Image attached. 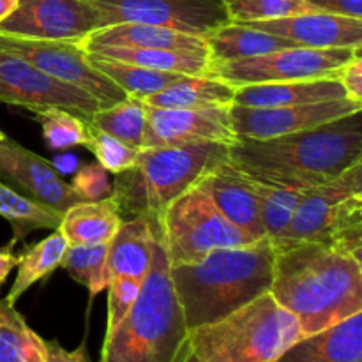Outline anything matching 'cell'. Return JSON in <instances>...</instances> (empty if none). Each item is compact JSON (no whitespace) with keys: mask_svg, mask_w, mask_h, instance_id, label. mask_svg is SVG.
<instances>
[{"mask_svg":"<svg viewBox=\"0 0 362 362\" xmlns=\"http://www.w3.org/2000/svg\"><path fill=\"white\" fill-rule=\"evenodd\" d=\"M85 52L98 53L108 59L122 60L147 69L177 73L184 76H209L211 57L209 53L177 52L161 48H134V46H108V45H81Z\"/></svg>","mask_w":362,"mask_h":362,"instance_id":"cb8c5ba5","label":"cell"},{"mask_svg":"<svg viewBox=\"0 0 362 362\" xmlns=\"http://www.w3.org/2000/svg\"><path fill=\"white\" fill-rule=\"evenodd\" d=\"M235 88L211 76H182L141 101L152 108H207L230 106Z\"/></svg>","mask_w":362,"mask_h":362,"instance_id":"484cf974","label":"cell"},{"mask_svg":"<svg viewBox=\"0 0 362 362\" xmlns=\"http://www.w3.org/2000/svg\"><path fill=\"white\" fill-rule=\"evenodd\" d=\"M18 265V257L11 251V246L0 247V285L7 279L11 271H14Z\"/></svg>","mask_w":362,"mask_h":362,"instance_id":"b9f144b4","label":"cell"},{"mask_svg":"<svg viewBox=\"0 0 362 362\" xmlns=\"http://www.w3.org/2000/svg\"><path fill=\"white\" fill-rule=\"evenodd\" d=\"M85 147L95 156L99 165L113 175L129 170L136 163L138 152H140V148L131 147L90 126H88V141Z\"/></svg>","mask_w":362,"mask_h":362,"instance_id":"d590c367","label":"cell"},{"mask_svg":"<svg viewBox=\"0 0 362 362\" xmlns=\"http://www.w3.org/2000/svg\"><path fill=\"white\" fill-rule=\"evenodd\" d=\"M362 53V52H361ZM356 53L352 60L345 64L339 71L338 81L345 88L346 98L362 105V55Z\"/></svg>","mask_w":362,"mask_h":362,"instance_id":"f35d334b","label":"cell"},{"mask_svg":"<svg viewBox=\"0 0 362 362\" xmlns=\"http://www.w3.org/2000/svg\"><path fill=\"white\" fill-rule=\"evenodd\" d=\"M156 246V221L134 218L124 221L119 232L108 243L106 269L108 278L129 276L145 281L152 265Z\"/></svg>","mask_w":362,"mask_h":362,"instance_id":"44dd1931","label":"cell"},{"mask_svg":"<svg viewBox=\"0 0 362 362\" xmlns=\"http://www.w3.org/2000/svg\"><path fill=\"white\" fill-rule=\"evenodd\" d=\"M0 362H46L45 339L7 299H0Z\"/></svg>","mask_w":362,"mask_h":362,"instance_id":"f1b7e54d","label":"cell"},{"mask_svg":"<svg viewBox=\"0 0 362 362\" xmlns=\"http://www.w3.org/2000/svg\"><path fill=\"white\" fill-rule=\"evenodd\" d=\"M226 159L228 145L214 141L140 148L136 163L113 180L112 198L120 218L159 223L175 198L200 184Z\"/></svg>","mask_w":362,"mask_h":362,"instance_id":"5b68a950","label":"cell"},{"mask_svg":"<svg viewBox=\"0 0 362 362\" xmlns=\"http://www.w3.org/2000/svg\"><path fill=\"white\" fill-rule=\"evenodd\" d=\"M0 182L62 214L83 202L71 184L60 179L52 163L7 136L0 140Z\"/></svg>","mask_w":362,"mask_h":362,"instance_id":"2e32d148","label":"cell"},{"mask_svg":"<svg viewBox=\"0 0 362 362\" xmlns=\"http://www.w3.org/2000/svg\"><path fill=\"white\" fill-rule=\"evenodd\" d=\"M300 338L297 318L265 292L212 324L191 329L187 341L202 362H276Z\"/></svg>","mask_w":362,"mask_h":362,"instance_id":"8992f818","label":"cell"},{"mask_svg":"<svg viewBox=\"0 0 362 362\" xmlns=\"http://www.w3.org/2000/svg\"><path fill=\"white\" fill-rule=\"evenodd\" d=\"M228 161L265 182L296 189L320 186L362 161V110L286 136L237 140L228 145Z\"/></svg>","mask_w":362,"mask_h":362,"instance_id":"7a4b0ae2","label":"cell"},{"mask_svg":"<svg viewBox=\"0 0 362 362\" xmlns=\"http://www.w3.org/2000/svg\"><path fill=\"white\" fill-rule=\"evenodd\" d=\"M4 138H6V134H4L2 131H0V140H4Z\"/></svg>","mask_w":362,"mask_h":362,"instance_id":"ee69618b","label":"cell"},{"mask_svg":"<svg viewBox=\"0 0 362 362\" xmlns=\"http://www.w3.org/2000/svg\"><path fill=\"white\" fill-rule=\"evenodd\" d=\"M223 4L232 23L279 20L315 11L308 0H223Z\"/></svg>","mask_w":362,"mask_h":362,"instance_id":"e575fe53","label":"cell"},{"mask_svg":"<svg viewBox=\"0 0 362 362\" xmlns=\"http://www.w3.org/2000/svg\"><path fill=\"white\" fill-rule=\"evenodd\" d=\"M145 124H147V106L134 95H127L108 108L98 110L88 120V126L94 129L103 131L136 148H141Z\"/></svg>","mask_w":362,"mask_h":362,"instance_id":"1f68e13d","label":"cell"},{"mask_svg":"<svg viewBox=\"0 0 362 362\" xmlns=\"http://www.w3.org/2000/svg\"><path fill=\"white\" fill-rule=\"evenodd\" d=\"M359 110H362L361 103L349 98L278 108H247L230 105V120L237 140H271L313 129Z\"/></svg>","mask_w":362,"mask_h":362,"instance_id":"5bb4252c","label":"cell"},{"mask_svg":"<svg viewBox=\"0 0 362 362\" xmlns=\"http://www.w3.org/2000/svg\"><path fill=\"white\" fill-rule=\"evenodd\" d=\"M87 59L90 66H94L105 76H108L127 95H134L138 99L156 94V92L163 90L184 76V74L177 73L147 69V67L134 66V64L122 62V60L108 59V57L98 55V53L87 52Z\"/></svg>","mask_w":362,"mask_h":362,"instance_id":"83f0119b","label":"cell"},{"mask_svg":"<svg viewBox=\"0 0 362 362\" xmlns=\"http://www.w3.org/2000/svg\"><path fill=\"white\" fill-rule=\"evenodd\" d=\"M175 362H202V361L193 354V350H191L189 346V341H186V345L182 346V350H180L179 357H177Z\"/></svg>","mask_w":362,"mask_h":362,"instance_id":"7bdbcfd3","label":"cell"},{"mask_svg":"<svg viewBox=\"0 0 362 362\" xmlns=\"http://www.w3.org/2000/svg\"><path fill=\"white\" fill-rule=\"evenodd\" d=\"M211 64H223L230 60L251 59L278 49L293 48L296 42L269 32L257 30L244 23H226L205 35Z\"/></svg>","mask_w":362,"mask_h":362,"instance_id":"d4e9b609","label":"cell"},{"mask_svg":"<svg viewBox=\"0 0 362 362\" xmlns=\"http://www.w3.org/2000/svg\"><path fill=\"white\" fill-rule=\"evenodd\" d=\"M170 258L156 223L152 265L136 303L105 338L101 362H175L189 329L173 290Z\"/></svg>","mask_w":362,"mask_h":362,"instance_id":"277c9868","label":"cell"},{"mask_svg":"<svg viewBox=\"0 0 362 362\" xmlns=\"http://www.w3.org/2000/svg\"><path fill=\"white\" fill-rule=\"evenodd\" d=\"M159 232L170 265L194 264L216 250L257 243L218 211L204 180L165 209Z\"/></svg>","mask_w":362,"mask_h":362,"instance_id":"ba28073f","label":"cell"},{"mask_svg":"<svg viewBox=\"0 0 362 362\" xmlns=\"http://www.w3.org/2000/svg\"><path fill=\"white\" fill-rule=\"evenodd\" d=\"M144 281L129 278V276H117L108 283V324H106V336L112 334L117 325L126 318L133 304L136 303L141 292ZM105 336V338H106Z\"/></svg>","mask_w":362,"mask_h":362,"instance_id":"8d00e7d4","label":"cell"},{"mask_svg":"<svg viewBox=\"0 0 362 362\" xmlns=\"http://www.w3.org/2000/svg\"><path fill=\"white\" fill-rule=\"evenodd\" d=\"M67 246L69 244H67L66 237L57 228L52 230V235L39 240L37 244L28 247L23 255H20L16 265V279H14L6 299L11 304H14L34 283H37L39 279L46 278L55 269H59L60 264H62L64 255H66Z\"/></svg>","mask_w":362,"mask_h":362,"instance_id":"4316f807","label":"cell"},{"mask_svg":"<svg viewBox=\"0 0 362 362\" xmlns=\"http://www.w3.org/2000/svg\"><path fill=\"white\" fill-rule=\"evenodd\" d=\"M341 98H346L345 88L336 78H318V80L239 87L235 88L232 105L247 106V108H278V106H299Z\"/></svg>","mask_w":362,"mask_h":362,"instance_id":"ffe728a7","label":"cell"},{"mask_svg":"<svg viewBox=\"0 0 362 362\" xmlns=\"http://www.w3.org/2000/svg\"><path fill=\"white\" fill-rule=\"evenodd\" d=\"M37 117L42 129V138L52 151H66V148L87 145L88 124L74 113L62 108L39 110Z\"/></svg>","mask_w":362,"mask_h":362,"instance_id":"836d02e7","label":"cell"},{"mask_svg":"<svg viewBox=\"0 0 362 362\" xmlns=\"http://www.w3.org/2000/svg\"><path fill=\"white\" fill-rule=\"evenodd\" d=\"M108 170L103 168L98 161L81 166L74 175L71 187L80 194L83 202H98L112 197L113 182L108 177Z\"/></svg>","mask_w":362,"mask_h":362,"instance_id":"74e56055","label":"cell"},{"mask_svg":"<svg viewBox=\"0 0 362 362\" xmlns=\"http://www.w3.org/2000/svg\"><path fill=\"white\" fill-rule=\"evenodd\" d=\"M204 184L218 211L235 228L253 240L264 239L265 230L262 225L260 205L246 173L226 159L205 177Z\"/></svg>","mask_w":362,"mask_h":362,"instance_id":"ac0fdd59","label":"cell"},{"mask_svg":"<svg viewBox=\"0 0 362 362\" xmlns=\"http://www.w3.org/2000/svg\"><path fill=\"white\" fill-rule=\"evenodd\" d=\"M81 45L134 46V48H161L177 52L209 53L207 42L202 35L184 34L173 28L144 23H119L92 32Z\"/></svg>","mask_w":362,"mask_h":362,"instance_id":"7402d4cb","label":"cell"},{"mask_svg":"<svg viewBox=\"0 0 362 362\" xmlns=\"http://www.w3.org/2000/svg\"><path fill=\"white\" fill-rule=\"evenodd\" d=\"M0 103L39 112L62 108L88 124L103 106L81 88L49 76L27 60L0 49Z\"/></svg>","mask_w":362,"mask_h":362,"instance_id":"7c38bea8","label":"cell"},{"mask_svg":"<svg viewBox=\"0 0 362 362\" xmlns=\"http://www.w3.org/2000/svg\"><path fill=\"white\" fill-rule=\"evenodd\" d=\"M274 250L269 239L216 250L194 264L172 265L173 290L187 329L212 324L271 290Z\"/></svg>","mask_w":362,"mask_h":362,"instance_id":"3957f363","label":"cell"},{"mask_svg":"<svg viewBox=\"0 0 362 362\" xmlns=\"http://www.w3.org/2000/svg\"><path fill=\"white\" fill-rule=\"evenodd\" d=\"M317 243L362 260V161L329 182L310 187L272 250Z\"/></svg>","mask_w":362,"mask_h":362,"instance_id":"52a82bcc","label":"cell"},{"mask_svg":"<svg viewBox=\"0 0 362 362\" xmlns=\"http://www.w3.org/2000/svg\"><path fill=\"white\" fill-rule=\"evenodd\" d=\"M108 244H83L67 246L60 267L69 272L71 278L87 286L90 297H95L108 286Z\"/></svg>","mask_w":362,"mask_h":362,"instance_id":"d6a6232c","label":"cell"},{"mask_svg":"<svg viewBox=\"0 0 362 362\" xmlns=\"http://www.w3.org/2000/svg\"><path fill=\"white\" fill-rule=\"evenodd\" d=\"M99 13L103 27L144 23L209 35L230 23L223 0H87Z\"/></svg>","mask_w":362,"mask_h":362,"instance_id":"8fae6325","label":"cell"},{"mask_svg":"<svg viewBox=\"0 0 362 362\" xmlns=\"http://www.w3.org/2000/svg\"><path fill=\"white\" fill-rule=\"evenodd\" d=\"M362 48H293L278 49L251 59L211 64L209 76L232 85L233 88L258 83L336 78L339 71Z\"/></svg>","mask_w":362,"mask_h":362,"instance_id":"9c48e42d","label":"cell"},{"mask_svg":"<svg viewBox=\"0 0 362 362\" xmlns=\"http://www.w3.org/2000/svg\"><path fill=\"white\" fill-rule=\"evenodd\" d=\"M0 216L13 226L14 239L11 246L34 230H57L62 219V212L30 200L4 182H0Z\"/></svg>","mask_w":362,"mask_h":362,"instance_id":"4dcf8cb0","label":"cell"},{"mask_svg":"<svg viewBox=\"0 0 362 362\" xmlns=\"http://www.w3.org/2000/svg\"><path fill=\"white\" fill-rule=\"evenodd\" d=\"M46 343V362H92L88 357L87 349L81 345L80 349L67 352L66 349L59 345V341H45Z\"/></svg>","mask_w":362,"mask_h":362,"instance_id":"60d3db41","label":"cell"},{"mask_svg":"<svg viewBox=\"0 0 362 362\" xmlns=\"http://www.w3.org/2000/svg\"><path fill=\"white\" fill-rule=\"evenodd\" d=\"M299 322L303 338L362 311V260L317 243L274 253L271 290Z\"/></svg>","mask_w":362,"mask_h":362,"instance_id":"6da1fadb","label":"cell"},{"mask_svg":"<svg viewBox=\"0 0 362 362\" xmlns=\"http://www.w3.org/2000/svg\"><path fill=\"white\" fill-rule=\"evenodd\" d=\"M98 28L101 16L87 0H18L0 21V35L39 41L81 42Z\"/></svg>","mask_w":362,"mask_h":362,"instance_id":"4fadbf2b","label":"cell"},{"mask_svg":"<svg viewBox=\"0 0 362 362\" xmlns=\"http://www.w3.org/2000/svg\"><path fill=\"white\" fill-rule=\"evenodd\" d=\"M315 11L362 20V0H308Z\"/></svg>","mask_w":362,"mask_h":362,"instance_id":"ab89813d","label":"cell"},{"mask_svg":"<svg viewBox=\"0 0 362 362\" xmlns=\"http://www.w3.org/2000/svg\"><path fill=\"white\" fill-rule=\"evenodd\" d=\"M276 362H362V311L300 338Z\"/></svg>","mask_w":362,"mask_h":362,"instance_id":"d6986e66","label":"cell"},{"mask_svg":"<svg viewBox=\"0 0 362 362\" xmlns=\"http://www.w3.org/2000/svg\"><path fill=\"white\" fill-rule=\"evenodd\" d=\"M244 25L285 37L304 48H362V20L357 18L311 11Z\"/></svg>","mask_w":362,"mask_h":362,"instance_id":"e0dca14e","label":"cell"},{"mask_svg":"<svg viewBox=\"0 0 362 362\" xmlns=\"http://www.w3.org/2000/svg\"><path fill=\"white\" fill-rule=\"evenodd\" d=\"M0 49L27 60L49 76L81 88L98 99L103 108L115 105L127 98L108 76L90 66L87 52L81 42L73 41H39V39L0 35Z\"/></svg>","mask_w":362,"mask_h":362,"instance_id":"30bf717a","label":"cell"},{"mask_svg":"<svg viewBox=\"0 0 362 362\" xmlns=\"http://www.w3.org/2000/svg\"><path fill=\"white\" fill-rule=\"evenodd\" d=\"M147 106V105H145ZM232 145L237 141L230 120V106L207 108H152L147 106L141 148L202 144Z\"/></svg>","mask_w":362,"mask_h":362,"instance_id":"9a60e30c","label":"cell"},{"mask_svg":"<svg viewBox=\"0 0 362 362\" xmlns=\"http://www.w3.org/2000/svg\"><path fill=\"white\" fill-rule=\"evenodd\" d=\"M250 182L257 193L258 205H260V218L265 230V239L271 240V244L276 243L281 237V233L288 228L306 189H296V187H286L281 184L265 182V180L255 179V177H250Z\"/></svg>","mask_w":362,"mask_h":362,"instance_id":"f546056e","label":"cell"},{"mask_svg":"<svg viewBox=\"0 0 362 362\" xmlns=\"http://www.w3.org/2000/svg\"><path fill=\"white\" fill-rule=\"evenodd\" d=\"M122 223L115 200L108 197L105 200L71 205L62 214L59 230L69 246L108 244Z\"/></svg>","mask_w":362,"mask_h":362,"instance_id":"603a6c76","label":"cell"}]
</instances>
